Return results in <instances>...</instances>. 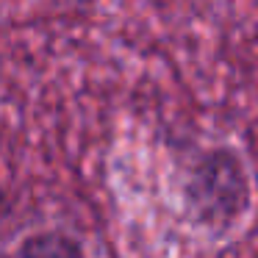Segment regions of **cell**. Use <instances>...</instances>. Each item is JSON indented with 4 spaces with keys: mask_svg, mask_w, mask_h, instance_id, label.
<instances>
[{
    "mask_svg": "<svg viewBox=\"0 0 258 258\" xmlns=\"http://www.w3.org/2000/svg\"><path fill=\"white\" fill-rule=\"evenodd\" d=\"M186 211L195 225L211 233H228L250 208V178L239 153L214 147L191 164L183 183Z\"/></svg>",
    "mask_w": 258,
    "mask_h": 258,
    "instance_id": "obj_1",
    "label": "cell"
},
{
    "mask_svg": "<svg viewBox=\"0 0 258 258\" xmlns=\"http://www.w3.org/2000/svg\"><path fill=\"white\" fill-rule=\"evenodd\" d=\"M14 258H86V252L73 233L61 228H47L25 236Z\"/></svg>",
    "mask_w": 258,
    "mask_h": 258,
    "instance_id": "obj_2",
    "label": "cell"
}]
</instances>
